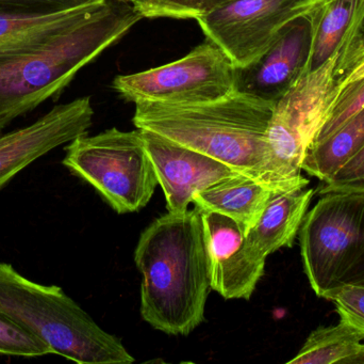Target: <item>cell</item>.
Here are the masks:
<instances>
[{"mask_svg": "<svg viewBox=\"0 0 364 364\" xmlns=\"http://www.w3.org/2000/svg\"><path fill=\"white\" fill-rule=\"evenodd\" d=\"M323 183L321 196L333 192H364V145Z\"/></svg>", "mask_w": 364, "mask_h": 364, "instance_id": "obj_23", "label": "cell"}, {"mask_svg": "<svg viewBox=\"0 0 364 364\" xmlns=\"http://www.w3.org/2000/svg\"><path fill=\"white\" fill-rule=\"evenodd\" d=\"M326 0H235L196 19L237 68L261 55L293 21L308 16Z\"/></svg>", "mask_w": 364, "mask_h": 364, "instance_id": "obj_9", "label": "cell"}, {"mask_svg": "<svg viewBox=\"0 0 364 364\" xmlns=\"http://www.w3.org/2000/svg\"><path fill=\"white\" fill-rule=\"evenodd\" d=\"M64 150L62 165L91 185L117 214L136 213L153 198L158 180L139 128L85 134Z\"/></svg>", "mask_w": 364, "mask_h": 364, "instance_id": "obj_7", "label": "cell"}, {"mask_svg": "<svg viewBox=\"0 0 364 364\" xmlns=\"http://www.w3.org/2000/svg\"><path fill=\"white\" fill-rule=\"evenodd\" d=\"M364 145V108L335 134L306 152L301 168L320 181L328 180Z\"/></svg>", "mask_w": 364, "mask_h": 364, "instance_id": "obj_19", "label": "cell"}, {"mask_svg": "<svg viewBox=\"0 0 364 364\" xmlns=\"http://www.w3.org/2000/svg\"><path fill=\"white\" fill-rule=\"evenodd\" d=\"M93 117L91 98L83 96L57 105L29 125L0 134V190L49 152L87 134Z\"/></svg>", "mask_w": 364, "mask_h": 364, "instance_id": "obj_10", "label": "cell"}, {"mask_svg": "<svg viewBox=\"0 0 364 364\" xmlns=\"http://www.w3.org/2000/svg\"><path fill=\"white\" fill-rule=\"evenodd\" d=\"M0 355L38 358L53 355V352L40 338L0 316Z\"/></svg>", "mask_w": 364, "mask_h": 364, "instance_id": "obj_22", "label": "cell"}, {"mask_svg": "<svg viewBox=\"0 0 364 364\" xmlns=\"http://www.w3.org/2000/svg\"><path fill=\"white\" fill-rule=\"evenodd\" d=\"M342 322L364 336V284L348 286L331 295Z\"/></svg>", "mask_w": 364, "mask_h": 364, "instance_id": "obj_24", "label": "cell"}, {"mask_svg": "<svg viewBox=\"0 0 364 364\" xmlns=\"http://www.w3.org/2000/svg\"><path fill=\"white\" fill-rule=\"evenodd\" d=\"M211 288L227 301H250L264 275L265 258L247 241L235 220L201 212Z\"/></svg>", "mask_w": 364, "mask_h": 364, "instance_id": "obj_11", "label": "cell"}, {"mask_svg": "<svg viewBox=\"0 0 364 364\" xmlns=\"http://www.w3.org/2000/svg\"><path fill=\"white\" fill-rule=\"evenodd\" d=\"M141 130L158 185L164 190L166 209L171 213L188 211L197 192L223 180L241 175L210 156L155 132Z\"/></svg>", "mask_w": 364, "mask_h": 364, "instance_id": "obj_12", "label": "cell"}, {"mask_svg": "<svg viewBox=\"0 0 364 364\" xmlns=\"http://www.w3.org/2000/svg\"><path fill=\"white\" fill-rule=\"evenodd\" d=\"M102 1L51 14L0 11V53L36 44L75 25L97 10Z\"/></svg>", "mask_w": 364, "mask_h": 364, "instance_id": "obj_17", "label": "cell"}, {"mask_svg": "<svg viewBox=\"0 0 364 364\" xmlns=\"http://www.w3.org/2000/svg\"><path fill=\"white\" fill-rule=\"evenodd\" d=\"M299 237L316 296L329 301L344 286L364 284V192L322 194L306 214Z\"/></svg>", "mask_w": 364, "mask_h": 364, "instance_id": "obj_6", "label": "cell"}, {"mask_svg": "<svg viewBox=\"0 0 364 364\" xmlns=\"http://www.w3.org/2000/svg\"><path fill=\"white\" fill-rule=\"evenodd\" d=\"M364 108V74L359 78L340 85V92L328 115L312 145H318L335 134L350 118Z\"/></svg>", "mask_w": 364, "mask_h": 364, "instance_id": "obj_21", "label": "cell"}, {"mask_svg": "<svg viewBox=\"0 0 364 364\" xmlns=\"http://www.w3.org/2000/svg\"><path fill=\"white\" fill-rule=\"evenodd\" d=\"M143 19H197L235 0H127Z\"/></svg>", "mask_w": 364, "mask_h": 364, "instance_id": "obj_20", "label": "cell"}, {"mask_svg": "<svg viewBox=\"0 0 364 364\" xmlns=\"http://www.w3.org/2000/svg\"><path fill=\"white\" fill-rule=\"evenodd\" d=\"M142 19L127 0H102L97 10L75 25L36 44L0 53V130L60 93Z\"/></svg>", "mask_w": 364, "mask_h": 364, "instance_id": "obj_2", "label": "cell"}, {"mask_svg": "<svg viewBox=\"0 0 364 364\" xmlns=\"http://www.w3.org/2000/svg\"><path fill=\"white\" fill-rule=\"evenodd\" d=\"M314 189L274 190L257 224L248 231L250 245L267 258L284 247H292Z\"/></svg>", "mask_w": 364, "mask_h": 364, "instance_id": "obj_14", "label": "cell"}, {"mask_svg": "<svg viewBox=\"0 0 364 364\" xmlns=\"http://www.w3.org/2000/svg\"><path fill=\"white\" fill-rule=\"evenodd\" d=\"M273 192L254 177L237 175L197 192L192 204L199 211L215 212L235 220L247 235Z\"/></svg>", "mask_w": 364, "mask_h": 364, "instance_id": "obj_16", "label": "cell"}, {"mask_svg": "<svg viewBox=\"0 0 364 364\" xmlns=\"http://www.w3.org/2000/svg\"><path fill=\"white\" fill-rule=\"evenodd\" d=\"M364 74V42L359 43L350 48L344 57L338 61L336 75L340 85L350 83Z\"/></svg>", "mask_w": 364, "mask_h": 364, "instance_id": "obj_26", "label": "cell"}, {"mask_svg": "<svg viewBox=\"0 0 364 364\" xmlns=\"http://www.w3.org/2000/svg\"><path fill=\"white\" fill-rule=\"evenodd\" d=\"M341 47L325 63L304 70L275 103L267 132V162L260 182L273 190L306 188V152L324 124L340 92L336 70Z\"/></svg>", "mask_w": 364, "mask_h": 364, "instance_id": "obj_5", "label": "cell"}, {"mask_svg": "<svg viewBox=\"0 0 364 364\" xmlns=\"http://www.w3.org/2000/svg\"><path fill=\"white\" fill-rule=\"evenodd\" d=\"M361 42H364V24L363 26V29H361L360 33H359V36H357L356 40H355V42L353 43V45H352V46H350V48H352V47H354L355 45L359 44V43H361ZM350 48L348 49V51H350ZM346 55H344V56H346ZM344 56H343V57H344ZM341 58H339V59H341Z\"/></svg>", "mask_w": 364, "mask_h": 364, "instance_id": "obj_27", "label": "cell"}, {"mask_svg": "<svg viewBox=\"0 0 364 364\" xmlns=\"http://www.w3.org/2000/svg\"><path fill=\"white\" fill-rule=\"evenodd\" d=\"M0 316L78 364H129L136 359L60 286H43L0 262Z\"/></svg>", "mask_w": 364, "mask_h": 364, "instance_id": "obj_4", "label": "cell"}, {"mask_svg": "<svg viewBox=\"0 0 364 364\" xmlns=\"http://www.w3.org/2000/svg\"><path fill=\"white\" fill-rule=\"evenodd\" d=\"M141 316L156 331L188 336L205 322L211 288L201 213L195 207L154 220L139 239Z\"/></svg>", "mask_w": 364, "mask_h": 364, "instance_id": "obj_1", "label": "cell"}, {"mask_svg": "<svg viewBox=\"0 0 364 364\" xmlns=\"http://www.w3.org/2000/svg\"><path fill=\"white\" fill-rule=\"evenodd\" d=\"M363 333L344 322L320 327L288 364H364Z\"/></svg>", "mask_w": 364, "mask_h": 364, "instance_id": "obj_18", "label": "cell"}, {"mask_svg": "<svg viewBox=\"0 0 364 364\" xmlns=\"http://www.w3.org/2000/svg\"><path fill=\"white\" fill-rule=\"evenodd\" d=\"M275 103L235 90L198 104L136 103L134 126L224 162L260 182Z\"/></svg>", "mask_w": 364, "mask_h": 364, "instance_id": "obj_3", "label": "cell"}, {"mask_svg": "<svg viewBox=\"0 0 364 364\" xmlns=\"http://www.w3.org/2000/svg\"><path fill=\"white\" fill-rule=\"evenodd\" d=\"M112 87L122 98L134 104L211 102L235 91V66L218 45L207 40L171 63L119 75Z\"/></svg>", "mask_w": 364, "mask_h": 364, "instance_id": "obj_8", "label": "cell"}, {"mask_svg": "<svg viewBox=\"0 0 364 364\" xmlns=\"http://www.w3.org/2000/svg\"><path fill=\"white\" fill-rule=\"evenodd\" d=\"M326 1H331V0H326Z\"/></svg>", "mask_w": 364, "mask_h": 364, "instance_id": "obj_28", "label": "cell"}, {"mask_svg": "<svg viewBox=\"0 0 364 364\" xmlns=\"http://www.w3.org/2000/svg\"><path fill=\"white\" fill-rule=\"evenodd\" d=\"M309 15L287 26L274 42L247 66H235V90L277 102L304 72L309 57Z\"/></svg>", "mask_w": 364, "mask_h": 364, "instance_id": "obj_13", "label": "cell"}, {"mask_svg": "<svg viewBox=\"0 0 364 364\" xmlns=\"http://www.w3.org/2000/svg\"><path fill=\"white\" fill-rule=\"evenodd\" d=\"M100 1V0H0V11L51 14L83 8Z\"/></svg>", "mask_w": 364, "mask_h": 364, "instance_id": "obj_25", "label": "cell"}, {"mask_svg": "<svg viewBox=\"0 0 364 364\" xmlns=\"http://www.w3.org/2000/svg\"><path fill=\"white\" fill-rule=\"evenodd\" d=\"M311 44L306 70H314L341 47L346 55L364 24L361 0H331L309 15Z\"/></svg>", "mask_w": 364, "mask_h": 364, "instance_id": "obj_15", "label": "cell"}]
</instances>
